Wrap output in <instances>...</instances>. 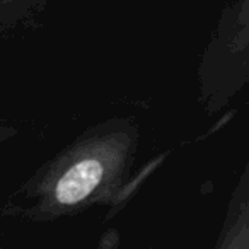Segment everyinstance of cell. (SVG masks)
I'll return each mask as SVG.
<instances>
[{"instance_id":"1","label":"cell","mask_w":249,"mask_h":249,"mask_svg":"<svg viewBox=\"0 0 249 249\" xmlns=\"http://www.w3.org/2000/svg\"><path fill=\"white\" fill-rule=\"evenodd\" d=\"M103 166L94 159L73 164L58 179L55 186V198L60 205H75L82 201L101 183Z\"/></svg>"},{"instance_id":"2","label":"cell","mask_w":249,"mask_h":249,"mask_svg":"<svg viewBox=\"0 0 249 249\" xmlns=\"http://www.w3.org/2000/svg\"><path fill=\"white\" fill-rule=\"evenodd\" d=\"M7 137V132H5V128H4V124H0V142Z\"/></svg>"}]
</instances>
